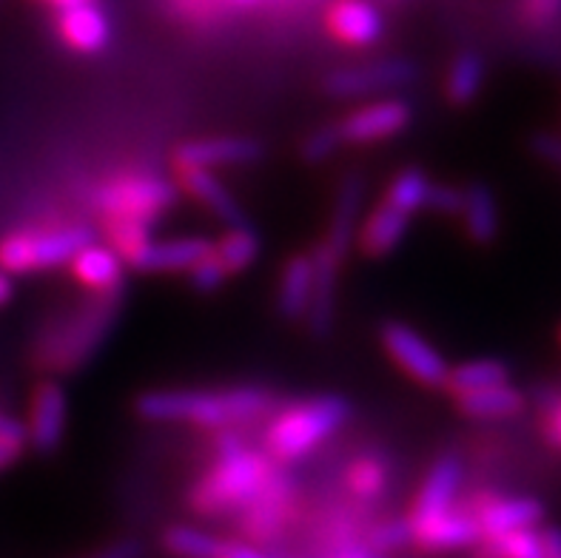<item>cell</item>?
<instances>
[{
    "label": "cell",
    "mask_w": 561,
    "mask_h": 558,
    "mask_svg": "<svg viewBox=\"0 0 561 558\" xmlns=\"http://www.w3.org/2000/svg\"><path fill=\"white\" fill-rule=\"evenodd\" d=\"M277 405L274 394L260 385L234 388H165L146 390L135 402L137 417L151 424H192L199 431H226L263 419Z\"/></svg>",
    "instance_id": "1"
},
{
    "label": "cell",
    "mask_w": 561,
    "mask_h": 558,
    "mask_svg": "<svg viewBox=\"0 0 561 558\" xmlns=\"http://www.w3.org/2000/svg\"><path fill=\"white\" fill-rule=\"evenodd\" d=\"M277 467L268 453L245 445V439L237 436V428L217 431L214 465L188 488V510L199 519L234 516Z\"/></svg>",
    "instance_id": "2"
},
{
    "label": "cell",
    "mask_w": 561,
    "mask_h": 558,
    "mask_svg": "<svg viewBox=\"0 0 561 558\" xmlns=\"http://www.w3.org/2000/svg\"><path fill=\"white\" fill-rule=\"evenodd\" d=\"M123 311L121 294H89L78 308L60 314L55 322L43 328L35 342V360L43 374L66 379L83 371L108 342Z\"/></svg>",
    "instance_id": "3"
},
{
    "label": "cell",
    "mask_w": 561,
    "mask_h": 558,
    "mask_svg": "<svg viewBox=\"0 0 561 558\" xmlns=\"http://www.w3.org/2000/svg\"><path fill=\"white\" fill-rule=\"evenodd\" d=\"M351 413L354 408L348 399L336 394L311 396V399L288 405L274 413L265 428L263 451L277 465H297L320 451L328 439H334L348 424Z\"/></svg>",
    "instance_id": "4"
},
{
    "label": "cell",
    "mask_w": 561,
    "mask_h": 558,
    "mask_svg": "<svg viewBox=\"0 0 561 558\" xmlns=\"http://www.w3.org/2000/svg\"><path fill=\"white\" fill-rule=\"evenodd\" d=\"M178 200V183L157 178V174H140V171H126V174L108 178L92 194L94 212L103 219V226L137 223V226L154 228Z\"/></svg>",
    "instance_id": "5"
},
{
    "label": "cell",
    "mask_w": 561,
    "mask_h": 558,
    "mask_svg": "<svg viewBox=\"0 0 561 558\" xmlns=\"http://www.w3.org/2000/svg\"><path fill=\"white\" fill-rule=\"evenodd\" d=\"M94 240L89 226L23 228L0 240V271L7 276H32L64 269L80 248Z\"/></svg>",
    "instance_id": "6"
},
{
    "label": "cell",
    "mask_w": 561,
    "mask_h": 558,
    "mask_svg": "<svg viewBox=\"0 0 561 558\" xmlns=\"http://www.w3.org/2000/svg\"><path fill=\"white\" fill-rule=\"evenodd\" d=\"M299 504V485L283 465L271 474L263 488L234 513L237 531L251 545H271L291 524Z\"/></svg>",
    "instance_id": "7"
},
{
    "label": "cell",
    "mask_w": 561,
    "mask_h": 558,
    "mask_svg": "<svg viewBox=\"0 0 561 558\" xmlns=\"http://www.w3.org/2000/svg\"><path fill=\"white\" fill-rule=\"evenodd\" d=\"M379 342H382L385 354L391 356L393 365L408 379H413L427 390H445L450 362L416 328H411L408 322H399V319H388L379 328Z\"/></svg>",
    "instance_id": "8"
},
{
    "label": "cell",
    "mask_w": 561,
    "mask_h": 558,
    "mask_svg": "<svg viewBox=\"0 0 561 558\" xmlns=\"http://www.w3.org/2000/svg\"><path fill=\"white\" fill-rule=\"evenodd\" d=\"M456 502L477 519L482 538H499L505 533L536 527L545 519L541 502L530 496H502L496 490H477L468 499H456Z\"/></svg>",
    "instance_id": "9"
},
{
    "label": "cell",
    "mask_w": 561,
    "mask_h": 558,
    "mask_svg": "<svg viewBox=\"0 0 561 558\" xmlns=\"http://www.w3.org/2000/svg\"><path fill=\"white\" fill-rule=\"evenodd\" d=\"M413 78H416V66L411 60L388 57V60H374V64L334 69L322 80V92L331 100H356L405 89L408 83H413Z\"/></svg>",
    "instance_id": "10"
},
{
    "label": "cell",
    "mask_w": 561,
    "mask_h": 558,
    "mask_svg": "<svg viewBox=\"0 0 561 558\" xmlns=\"http://www.w3.org/2000/svg\"><path fill=\"white\" fill-rule=\"evenodd\" d=\"M413 121L411 103L399 98L388 100H374V103H365V106L354 109L351 114H345L336 128H340V137L348 146H377V143L391 140V137L402 135Z\"/></svg>",
    "instance_id": "11"
},
{
    "label": "cell",
    "mask_w": 561,
    "mask_h": 558,
    "mask_svg": "<svg viewBox=\"0 0 561 558\" xmlns=\"http://www.w3.org/2000/svg\"><path fill=\"white\" fill-rule=\"evenodd\" d=\"M66 422H69V396H66L64 382L49 376L35 388L28 399L26 413V447L37 453H55L66 436Z\"/></svg>",
    "instance_id": "12"
},
{
    "label": "cell",
    "mask_w": 561,
    "mask_h": 558,
    "mask_svg": "<svg viewBox=\"0 0 561 558\" xmlns=\"http://www.w3.org/2000/svg\"><path fill=\"white\" fill-rule=\"evenodd\" d=\"M313 265V291H311V305H308L306 326L311 331L313 340H325L328 333L334 331L336 322V299H340V274L345 265V257L334 254L325 242L308 251Z\"/></svg>",
    "instance_id": "13"
},
{
    "label": "cell",
    "mask_w": 561,
    "mask_h": 558,
    "mask_svg": "<svg viewBox=\"0 0 561 558\" xmlns=\"http://www.w3.org/2000/svg\"><path fill=\"white\" fill-rule=\"evenodd\" d=\"M263 143L254 137L242 135H220L199 137V140H185L174 151V166L178 169H231V166H249L263 160Z\"/></svg>",
    "instance_id": "14"
},
{
    "label": "cell",
    "mask_w": 561,
    "mask_h": 558,
    "mask_svg": "<svg viewBox=\"0 0 561 558\" xmlns=\"http://www.w3.org/2000/svg\"><path fill=\"white\" fill-rule=\"evenodd\" d=\"M411 524V547L422 553H450L465 550L479 542L477 519L468 510L459 508V502L445 513L427 519H408Z\"/></svg>",
    "instance_id": "15"
},
{
    "label": "cell",
    "mask_w": 561,
    "mask_h": 558,
    "mask_svg": "<svg viewBox=\"0 0 561 558\" xmlns=\"http://www.w3.org/2000/svg\"><path fill=\"white\" fill-rule=\"evenodd\" d=\"M55 32L66 43V49L75 55L94 57L112 46V21L103 12L98 0L92 3H80V7L60 9L55 14Z\"/></svg>",
    "instance_id": "16"
},
{
    "label": "cell",
    "mask_w": 561,
    "mask_h": 558,
    "mask_svg": "<svg viewBox=\"0 0 561 558\" xmlns=\"http://www.w3.org/2000/svg\"><path fill=\"white\" fill-rule=\"evenodd\" d=\"M208 251H211V240L206 237H171V240L151 237L140 251L128 257L126 269L140 271V274H185Z\"/></svg>",
    "instance_id": "17"
},
{
    "label": "cell",
    "mask_w": 561,
    "mask_h": 558,
    "mask_svg": "<svg viewBox=\"0 0 561 558\" xmlns=\"http://www.w3.org/2000/svg\"><path fill=\"white\" fill-rule=\"evenodd\" d=\"M328 35L351 49L377 46L385 35V18L370 0H334L325 14Z\"/></svg>",
    "instance_id": "18"
},
{
    "label": "cell",
    "mask_w": 561,
    "mask_h": 558,
    "mask_svg": "<svg viewBox=\"0 0 561 558\" xmlns=\"http://www.w3.org/2000/svg\"><path fill=\"white\" fill-rule=\"evenodd\" d=\"M411 214L399 212L397 205H391L388 200H379L374 205V212L365 219H359L354 240L356 251L365 260H385V257H391L405 242L408 231H411Z\"/></svg>",
    "instance_id": "19"
},
{
    "label": "cell",
    "mask_w": 561,
    "mask_h": 558,
    "mask_svg": "<svg viewBox=\"0 0 561 558\" xmlns=\"http://www.w3.org/2000/svg\"><path fill=\"white\" fill-rule=\"evenodd\" d=\"M462 459L456 453L439 456L422 479L420 493L413 496L408 519H427L454 508L456 499H459V488H462Z\"/></svg>",
    "instance_id": "20"
},
{
    "label": "cell",
    "mask_w": 561,
    "mask_h": 558,
    "mask_svg": "<svg viewBox=\"0 0 561 558\" xmlns=\"http://www.w3.org/2000/svg\"><path fill=\"white\" fill-rule=\"evenodd\" d=\"M75 283L83 285L89 294H121L126 288V262L106 242H89L69 262Z\"/></svg>",
    "instance_id": "21"
},
{
    "label": "cell",
    "mask_w": 561,
    "mask_h": 558,
    "mask_svg": "<svg viewBox=\"0 0 561 558\" xmlns=\"http://www.w3.org/2000/svg\"><path fill=\"white\" fill-rule=\"evenodd\" d=\"M178 189L183 194L194 200L197 205H203L211 217H217L220 223L231 226H242L249 223L245 219V212H242L240 200L231 194V191L222 185V180L208 169H178Z\"/></svg>",
    "instance_id": "22"
},
{
    "label": "cell",
    "mask_w": 561,
    "mask_h": 558,
    "mask_svg": "<svg viewBox=\"0 0 561 558\" xmlns=\"http://www.w3.org/2000/svg\"><path fill=\"white\" fill-rule=\"evenodd\" d=\"M365 205V180L363 174H348V178L340 183L336 191L334 208H331V219H328V231L322 237L334 254L348 257V251L354 248L356 228H359V217H363Z\"/></svg>",
    "instance_id": "23"
},
{
    "label": "cell",
    "mask_w": 561,
    "mask_h": 558,
    "mask_svg": "<svg viewBox=\"0 0 561 558\" xmlns=\"http://www.w3.org/2000/svg\"><path fill=\"white\" fill-rule=\"evenodd\" d=\"M313 265L308 254H291L279 271L277 311L285 322H302L311 305Z\"/></svg>",
    "instance_id": "24"
},
{
    "label": "cell",
    "mask_w": 561,
    "mask_h": 558,
    "mask_svg": "<svg viewBox=\"0 0 561 558\" xmlns=\"http://www.w3.org/2000/svg\"><path fill=\"white\" fill-rule=\"evenodd\" d=\"M462 223L468 240L479 248H488L499 240V203L493 197V191L484 183H470L465 189V203H462Z\"/></svg>",
    "instance_id": "25"
},
{
    "label": "cell",
    "mask_w": 561,
    "mask_h": 558,
    "mask_svg": "<svg viewBox=\"0 0 561 558\" xmlns=\"http://www.w3.org/2000/svg\"><path fill=\"white\" fill-rule=\"evenodd\" d=\"M527 408L525 390L505 382V385H493V388L473 390V394L456 396V410L468 419H511L519 417Z\"/></svg>",
    "instance_id": "26"
},
{
    "label": "cell",
    "mask_w": 561,
    "mask_h": 558,
    "mask_svg": "<svg viewBox=\"0 0 561 558\" xmlns=\"http://www.w3.org/2000/svg\"><path fill=\"white\" fill-rule=\"evenodd\" d=\"M505 382H511V365H507L505 360H496V356H479V360H468V362H459V365H450L448 379H445V390L456 399V396L493 388V385H505Z\"/></svg>",
    "instance_id": "27"
},
{
    "label": "cell",
    "mask_w": 561,
    "mask_h": 558,
    "mask_svg": "<svg viewBox=\"0 0 561 558\" xmlns=\"http://www.w3.org/2000/svg\"><path fill=\"white\" fill-rule=\"evenodd\" d=\"M484 78H488V71H484V60L477 52L456 55L448 66V75H445V100L456 109L477 103L484 89Z\"/></svg>",
    "instance_id": "28"
},
{
    "label": "cell",
    "mask_w": 561,
    "mask_h": 558,
    "mask_svg": "<svg viewBox=\"0 0 561 558\" xmlns=\"http://www.w3.org/2000/svg\"><path fill=\"white\" fill-rule=\"evenodd\" d=\"M211 254L220 260L228 276H237L242 271H249L256 262V257H260V237H256V231L249 223L231 226L220 240L211 242Z\"/></svg>",
    "instance_id": "29"
},
{
    "label": "cell",
    "mask_w": 561,
    "mask_h": 558,
    "mask_svg": "<svg viewBox=\"0 0 561 558\" xmlns=\"http://www.w3.org/2000/svg\"><path fill=\"white\" fill-rule=\"evenodd\" d=\"M345 488L354 499L359 502H377L382 499L385 490H388V481H391V467L388 462L379 459V456H359V459L351 462L345 467Z\"/></svg>",
    "instance_id": "30"
},
{
    "label": "cell",
    "mask_w": 561,
    "mask_h": 558,
    "mask_svg": "<svg viewBox=\"0 0 561 558\" xmlns=\"http://www.w3.org/2000/svg\"><path fill=\"white\" fill-rule=\"evenodd\" d=\"M220 536L208 531H199L192 524H171L163 533V547L174 558H217L220 550Z\"/></svg>",
    "instance_id": "31"
},
{
    "label": "cell",
    "mask_w": 561,
    "mask_h": 558,
    "mask_svg": "<svg viewBox=\"0 0 561 558\" xmlns=\"http://www.w3.org/2000/svg\"><path fill=\"white\" fill-rule=\"evenodd\" d=\"M427 189H431V178H427L422 169H402L397 178L388 183L382 200H388L391 205H397L399 212L416 217L420 212H425Z\"/></svg>",
    "instance_id": "32"
},
{
    "label": "cell",
    "mask_w": 561,
    "mask_h": 558,
    "mask_svg": "<svg viewBox=\"0 0 561 558\" xmlns=\"http://www.w3.org/2000/svg\"><path fill=\"white\" fill-rule=\"evenodd\" d=\"M342 149H345V143L340 137V128H336V123H331V126L313 128L311 135L302 137V143H299V157H302V163L320 166L328 163V160H334Z\"/></svg>",
    "instance_id": "33"
},
{
    "label": "cell",
    "mask_w": 561,
    "mask_h": 558,
    "mask_svg": "<svg viewBox=\"0 0 561 558\" xmlns=\"http://www.w3.org/2000/svg\"><path fill=\"white\" fill-rule=\"evenodd\" d=\"M370 553H397L411 547V524H408V516L397 519H385V522L374 524L368 531V538H365Z\"/></svg>",
    "instance_id": "34"
},
{
    "label": "cell",
    "mask_w": 561,
    "mask_h": 558,
    "mask_svg": "<svg viewBox=\"0 0 561 558\" xmlns=\"http://www.w3.org/2000/svg\"><path fill=\"white\" fill-rule=\"evenodd\" d=\"M185 274H188V283H192V288L197 291V294H214V291H220L222 285L231 280L228 271L222 269L220 260H217L211 251H208L199 262H194L192 269L185 271Z\"/></svg>",
    "instance_id": "35"
},
{
    "label": "cell",
    "mask_w": 561,
    "mask_h": 558,
    "mask_svg": "<svg viewBox=\"0 0 561 558\" xmlns=\"http://www.w3.org/2000/svg\"><path fill=\"white\" fill-rule=\"evenodd\" d=\"M462 203H465V189L454 183H434L431 180V189H427V200H425V212H434L439 217H459L462 214Z\"/></svg>",
    "instance_id": "36"
},
{
    "label": "cell",
    "mask_w": 561,
    "mask_h": 558,
    "mask_svg": "<svg viewBox=\"0 0 561 558\" xmlns=\"http://www.w3.org/2000/svg\"><path fill=\"white\" fill-rule=\"evenodd\" d=\"M541 413H545V436L561 447V394L541 390Z\"/></svg>",
    "instance_id": "37"
},
{
    "label": "cell",
    "mask_w": 561,
    "mask_h": 558,
    "mask_svg": "<svg viewBox=\"0 0 561 558\" xmlns=\"http://www.w3.org/2000/svg\"><path fill=\"white\" fill-rule=\"evenodd\" d=\"M522 14L534 26H545L561 14V0H522Z\"/></svg>",
    "instance_id": "38"
},
{
    "label": "cell",
    "mask_w": 561,
    "mask_h": 558,
    "mask_svg": "<svg viewBox=\"0 0 561 558\" xmlns=\"http://www.w3.org/2000/svg\"><path fill=\"white\" fill-rule=\"evenodd\" d=\"M530 149H534V155L539 157V160H545V163L556 166V169H561V137L559 135H536L534 140H530Z\"/></svg>",
    "instance_id": "39"
},
{
    "label": "cell",
    "mask_w": 561,
    "mask_h": 558,
    "mask_svg": "<svg viewBox=\"0 0 561 558\" xmlns=\"http://www.w3.org/2000/svg\"><path fill=\"white\" fill-rule=\"evenodd\" d=\"M217 558H271L251 542H240V538H222Z\"/></svg>",
    "instance_id": "40"
},
{
    "label": "cell",
    "mask_w": 561,
    "mask_h": 558,
    "mask_svg": "<svg viewBox=\"0 0 561 558\" xmlns=\"http://www.w3.org/2000/svg\"><path fill=\"white\" fill-rule=\"evenodd\" d=\"M85 558H140V545L131 542V538H123V542H114V545L103 547V550Z\"/></svg>",
    "instance_id": "41"
},
{
    "label": "cell",
    "mask_w": 561,
    "mask_h": 558,
    "mask_svg": "<svg viewBox=\"0 0 561 558\" xmlns=\"http://www.w3.org/2000/svg\"><path fill=\"white\" fill-rule=\"evenodd\" d=\"M541 556L545 558H561V531L559 527H548L541 531Z\"/></svg>",
    "instance_id": "42"
},
{
    "label": "cell",
    "mask_w": 561,
    "mask_h": 558,
    "mask_svg": "<svg viewBox=\"0 0 561 558\" xmlns=\"http://www.w3.org/2000/svg\"><path fill=\"white\" fill-rule=\"evenodd\" d=\"M21 456H23V447L9 445V442H3V439H0V470H7V467H12L14 462L21 459Z\"/></svg>",
    "instance_id": "43"
},
{
    "label": "cell",
    "mask_w": 561,
    "mask_h": 558,
    "mask_svg": "<svg viewBox=\"0 0 561 558\" xmlns=\"http://www.w3.org/2000/svg\"><path fill=\"white\" fill-rule=\"evenodd\" d=\"M28 3H35V7L55 9V12H60V9L80 7V3H92V0H28Z\"/></svg>",
    "instance_id": "44"
},
{
    "label": "cell",
    "mask_w": 561,
    "mask_h": 558,
    "mask_svg": "<svg viewBox=\"0 0 561 558\" xmlns=\"http://www.w3.org/2000/svg\"><path fill=\"white\" fill-rule=\"evenodd\" d=\"M14 294V285H12V276H7L3 271H0V308L12 299Z\"/></svg>",
    "instance_id": "45"
},
{
    "label": "cell",
    "mask_w": 561,
    "mask_h": 558,
    "mask_svg": "<svg viewBox=\"0 0 561 558\" xmlns=\"http://www.w3.org/2000/svg\"><path fill=\"white\" fill-rule=\"evenodd\" d=\"M336 558H377V553H370L368 547H365V550H340Z\"/></svg>",
    "instance_id": "46"
},
{
    "label": "cell",
    "mask_w": 561,
    "mask_h": 558,
    "mask_svg": "<svg viewBox=\"0 0 561 558\" xmlns=\"http://www.w3.org/2000/svg\"><path fill=\"white\" fill-rule=\"evenodd\" d=\"M228 3H231V7L245 9V7H254V3H260V0H228Z\"/></svg>",
    "instance_id": "47"
},
{
    "label": "cell",
    "mask_w": 561,
    "mask_h": 558,
    "mask_svg": "<svg viewBox=\"0 0 561 558\" xmlns=\"http://www.w3.org/2000/svg\"><path fill=\"white\" fill-rule=\"evenodd\" d=\"M559 340H561V328H559Z\"/></svg>",
    "instance_id": "48"
}]
</instances>
